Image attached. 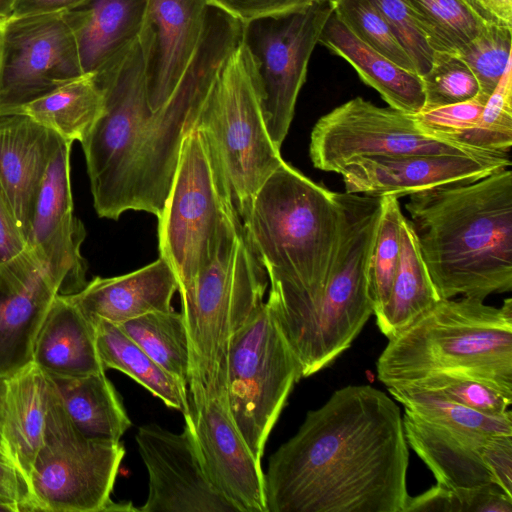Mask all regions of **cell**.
Masks as SVG:
<instances>
[{"label":"cell","instance_id":"cell-48","mask_svg":"<svg viewBox=\"0 0 512 512\" xmlns=\"http://www.w3.org/2000/svg\"><path fill=\"white\" fill-rule=\"evenodd\" d=\"M88 0H16L12 16H29L73 10Z\"/></svg>","mask_w":512,"mask_h":512},{"label":"cell","instance_id":"cell-47","mask_svg":"<svg viewBox=\"0 0 512 512\" xmlns=\"http://www.w3.org/2000/svg\"><path fill=\"white\" fill-rule=\"evenodd\" d=\"M487 24L512 29V0H466Z\"/></svg>","mask_w":512,"mask_h":512},{"label":"cell","instance_id":"cell-37","mask_svg":"<svg viewBox=\"0 0 512 512\" xmlns=\"http://www.w3.org/2000/svg\"><path fill=\"white\" fill-rule=\"evenodd\" d=\"M421 78L425 93L423 110L464 102L480 94L475 75L455 54L434 51L431 67Z\"/></svg>","mask_w":512,"mask_h":512},{"label":"cell","instance_id":"cell-26","mask_svg":"<svg viewBox=\"0 0 512 512\" xmlns=\"http://www.w3.org/2000/svg\"><path fill=\"white\" fill-rule=\"evenodd\" d=\"M3 438L7 456L28 481L43 441L50 381L32 361L6 378Z\"/></svg>","mask_w":512,"mask_h":512},{"label":"cell","instance_id":"cell-6","mask_svg":"<svg viewBox=\"0 0 512 512\" xmlns=\"http://www.w3.org/2000/svg\"><path fill=\"white\" fill-rule=\"evenodd\" d=\"M267 280L241 225L226 236L212 261L178 289L189 338L192 409L226 398L231 342L264 303Z\"/></svg>","mask_w":512,"mask_h":512},{"label":"cell","instance_id":"cell-13","mask_svg":"<svg viewBox=\"0 0 512 512\" xmlns=\"http://www.w3.org/2000/svg\"><path fill=\"white\" fill-rule=\"evenodd\" d=\"M84 75L64 12L0 22V116Z\"/></svg>","mask_w":512,"mask_h":512},{"label":"cell","instance_id":"cell-27","mask_svg":"<svg viewBox=\"0 0 512 512\" xmlns=\"http://www.w3.org/2000/svg\"><path fill=\"white\" fill-rule=\"evenodd\" d=\"M49 378L72 423L85 437L120 442L132 422L105 371L77 378Z\"/></svg>","mask_w":512,"mask_h":512},{"label":"cell","instance_id":"cell-7","mask_svg":"<svg viewBox=\"0 0 512 512\" xmlns=\"http://www.w3.org/2000/svg\"><path fill=\"white\" fill-rule=\"evenodd\" d=\"M241 225L225 176L195 126L183 139L158 217L160 257L171 266L179 288L212 261L226 236Z\"/></svg>","mask_w":512,"mask_h":512},{"label":"cell","instance_id":"cell-14","mask_svg":"<svg viewBox=\"0 0 512 512\" xmlns=\"http://www.w3.org/2000/svg\"><path fill=\"white\" fill-rule=\"evenodd\" d=\"M72 143L62 140L44 176L27 245L43 266L58 294L72 295L87 284V265L80 248L86 237L74 215L70 180Z\"/></svg>","mask_w":512,"mask_h":512},{"label":"cell","instance_id":"cell-32","mask_svg":"<svg viewBox=\"0 0 512 512\" xmlns=\"http://www.w3.org/2000/svg\"><path fill=\"white\" fill-rule=\"evenodd\" d=\"M387 389L404 409L427 422L472 435H512L511 410L502 415L486 414L432 391L407 385Z\"/></svg>","mask_w":512,"mask_h":512},{"label":"cell","instance_id":"cell-16","mask_svg":"<svg viewBox=\"0 0 512 512\" xmlns=\"http://www.w3.org/2000/svg\"><path fill=\"white\" fill-rule=\"evenodd\" d=\"M510 166L509 155H377L356 158L339 174L346 193L399 198L443 185L476 181Z\"/></svg>","mask_w":512,"mask_h":512},{"label":"cell","instance_id":"cell-12","mask_svg":"<svg viewBox=\"0 0 512 512\" xmlns=\"http://www.w3.org/2000/svg\"><path fill=\"white\" fill-rule=\"evenodd\" d=\"M442 153L496 155L430 136L417 126L413 115L376 106L359 96L320 117L309 144L313 166L337 174L359 157Z\"/></svg>","mask_w":512,"mask_h":512},{"label":"cell","instance_id":"cell-11","mask_svg":"<svg viewBox=\"0 0 512 512\" xmlns=\"http://www.w3.org/2000/svg\"><path fill=\"white\" fill-rule=\"evenodd\" d=\"M332 13V0H322L300 12L242 24V40L257 64L264 123L279 150L289 131L312 52Z\"/></svg>","mask_w":512,"mask_h":512},{"label":"cell","instance_id":"cell-1","mask_svg":"<svg viewBox=\"0 0 512 512\" xmlns=\"http://www.w3.org/2000/svg\"><path fill=\"white\" fill-rule=\"evenodd\" d=\"M241 39L242 24L210 7L189 68L156 111L147 99L139 38L94 75L103 91L104 110L81 145L99 217L117 220L129 210L160 216L183 139L196 126L225 60Z\"/></svg>","mask_w":512,"mask_h":512},{"label":"cell","instance_id":"cell-49","mask_svg":"<svg viewBox=\"0 0 512 512\" xmlns=\"http://www.w3.org/2000/svg\"><path fill=\"white\" fill-rule=\"evenodd\" d=\"M6 386V378L0 377V452L7 456L3 438Z\"/></svg>","mask_w":512,"mask_h":512},{"label":"cell","instance_id":"cell-20","mask_svg":"<svg viewBox=\"0 0 512 512\" xmlns=\"http://www.w3.org/2000/svg\"><path fill=\"white\" fill-rule=\"evenodd\" d=\"M62 140L27 115L0 116V182L26 243L44 176Z\"/></svg>","mask_w":512,"mask_h":512},{"label":"cell","instance_id":"cell-33","mask_svg":"<svg viewBox=\"0 0 512 512\" xmlns=\"http://www.w3.org/2000/svg\"><path fill=\"white\" fill-rule=\"evenodd\" d=\"M433 51L459 55L486 27L466 0H406Z\"/></svg>","mask_w":512,"mask_h":512},{"label":"cell","instance_id":"cell-28","mask_svg":"<svg viewBox=\"0 0 512 512\" xmlns=\"http://www.w3.org/2000/svg\"><path fill=\"white\" fill-rule=\"evenodd\" d=\"M439 300L412 224L404 216L401 224L400 260L388 301L374 314L377 326L390 339Z\"/></svg>","mask_w":512,"mask_h":512},{"label":"cell","instance_id":"cell-42","mask_svg":"<svg viewBox=\"0 0 512 512\" xmlns=\"http://www.w3.org/2000/svg\"><path fill=\"white\" fill-rule=\"evenodd\" d=\"M208 5L217 8L241 24L250 21L291 14L306 10L322 0H206Z\"/></svg>","mask_w":512,"mask_h":512},{"label":"cell","instance_id":"cell-4","mask_svg":"<svg viewBox=\"0 0 512 512\" xmlns=\"http://www.w3.org/2000/svg\"><path fill=\"white\" fill-rule=\"evenodd\" d=\"M239 217L270 282L303 296L326 288L340 241V192L284 161Z\"/></svg>","mask_w":512,"mask_h":512},{"label":"cell","instance_id":"cell-21","mask_svg":"<svg viewBox=\"0 0 512 512\" xmlns=\"http://www.w3.org/2000/svg\"><path fill=\"white\" fill-rule=\"evenodd\" d=\"M179 283L171 266L161 257L131 273L95 277L68 298L94 323L121 324L157 311H171Z\"/></svg>","mask_w":512,"mask_h":512},{"label":"cell","instance_id":"cell-8","mask_svg":"<svg viewBox=\"0 0 512 512\" xmlns=\"http://www.w3.org/2000/svg\"><path fill=\"white\" fill-rule=\"evenodd\" d=\"M257 64L241 39L196 123L225 176L238 215L284 160L267 132Z\"/></svg>","mask_w":512,"mask_h":512},{"label":"cell","instance_id":"cell-45","mask_svg":"<svg viewBox=\"0 0 512 512\" xmlns=\"http://www.w3.org/2000/svg\"><path fill=\"white\" fill-rule=\"evenodd\" d=\"M0 495L16 502L21 512H33L27 479L11 459L1 452Z\"/></svg>","mask_w":512,"mask_h":512},{"label":"cell","instance_id":"cell-24","mask_svg":"<svg viewBox=\"0 0 512 512\" xmlns=\"http://www.w3.org/2000/svg\"><path fill=\"white\" fill-rule=\"evenodd\" d=\"M402 421L408 445L433 472L438 484L449 489L494 484L482 458V447L491 436L448 429L427 422L407 409Z\"/></svg>","mask_w":512,"mask_h":512},{"label":"cell","instance_id":"cell-34","mask_svg":"<svg viewBox=\"0 0 512 512\" xmlns=\"http://www.w3.org/2000/svg\"><path fill=\"white\" fill-rule=\"evenodd\" d=\"M403 218L399 198L381 197V212L368 269L373 315L386 304L391 292L400 260Z\"/></svg>","mask_w":512,"mask_h":512},{"label":"cell","instance_id":"cell-35","mask_svg":"<svg viewBox=\"0 0 512 512\" xmlns=\"http://www.w3.org/2000/svg\"><path fill=\"white\" fill-rule=\"evenodd\" d=\"M457 141L482 152L509 155L512 146V61L488 97L476 126Z\"/></svg>","mask_w":512,"mask_h":512},{"label":"cell","instance_id":"cell-43","mask_svg":"<svg viewBox=\"0 0 512 512\" xmlns=\"http://www.w3.org/2000/svg\"><path fill=\"white\" fill-rule=\"evenodd\" d=\"M482 458L494 484L512 498V435L489 437L482 447Z\"/></svg>","mask_w":512,"mask_h":512},{"label":"cell","instance_id":"cell-9","mask_svg":"<svg viewBox=\"0 0 512 512\" xmlns=\"http://www.w3.org/2000/svg\"><path fill=\"white\" fill-rule=\"evenodd\" d=\"M49 381L44 441L28 478L33 512L138 510L131 503L111 499L124 446L85 437Z\"/></svg>","mask_w":512,"mask_h":512},{"label":"cell","instance_id":"cell-51","mask_svg":"<svg viewBox=\"0 0 512 512\" xmlns=\"http://www.w3.org/2000/svg\"><path fill=\"white\" fill-rule=\"evenodd\" d=\"M0 512H21L19 505L0 495Z\"/></svg>","mask_w":512,"mask_h":512},{"label":"cell","instance_id":"cell-36","mask_svg":"<svg viewBox=\"0 0 512 512\" xmlns=\"http://www.w3.org/2000/svg\"><path fill=\"white\" fill-rule=\"evenodd\" d=\"M332 2L333 13L357 38L398 66L417 73L409 54L371 0Z\"/></svg>","mask_w":512,"mask_h":512},{"label":"cell","instance_id":"cell-41","mask_svg":"<svg viewBox=\"0 0 512 512\" xmlns=\"http://www.w3.org/2000/svg\"><path fill=\"white\" fill-rule=\"evenodd\" d=\"M412 59L422 76L431 67L434 51L406 0H371Z\"/></svg>","mask_w":512,"mask_h":512},{"label":"cell","instance_id":"cell-50","mask_svg":"<svg viewBox=\"0 0 512 512\" xmlns=\"http://www.w3.org/2000/svg\"><path fill=\"white\" fill-rule=\"evenodd\" d=\"M15 2L16 0H0V22L12 16Z\"/></svg>","mask_w":512,"mask_h":512},{"label":"cell","instance_id":"cell-40","mask_svg":"<svg viewBox=\"0 0 512 512\" xmlns=\"http://www.w3.org/2000/svg\"><path fill=\"white\" fill-rule=\"evenodd\" d=\"M486 101L478 94L464 102L422 110L413 117L424 133L459 143L458 138L476 126Z\"/></svg>","mask_w":512,"mask_h":512},{"label":"cell","instance_id":"cell-10","mask_svg":"<svg viewBox=\"0 0 512 512\" xmlns=\"http://www.w3.org/2000/svg\"><path fill=\"white\" fill-rule=\"evenodd\" d=\"M301 378V367L264 302L235 334L226 369L228 411L257 460Z\"/></svg>","mask_w":512,"mask_h":512},{"label":"cell","instance_id":"cell-44","mask_svg":"<svg viewBox=\"0 0 512 512\" xmlns=\"http://www.w3.org/2000/svg\"><path fill=\"white\" fill-rule=\"evenodd\" d=\"M34 255L17 224L9 200L0 182V264Z\"/></svg>","mask_w":512,"mask_h":512},{"label":"cell","instance_id":"cell-22","mask_svg":"<svg viewBox=\"0 0 512 512\" xmlns=\"http://www.w3.org/2000/svg\"><path fill=\"white\" fill-rule=\"evenodd\" d=\"M148 0H88L64 12L84 74L96 75L139 38Z\"/></svg>","mask_w":512,"mask_h":512},{"label":"cell","instance_id":"cell-30","mask_svg":"<svg viewBox=\"0 0 512 512\" xmlns=\"http://www.w3.org/2000/svg\"><path fill=\"white\" fill-rule=\"evenodd\" d=\"M104 110V95L93 74H84L25 105L24 114L58 134L80 143Z\"/></svg>","mask_w":512,"mask_h":512},{"label":"cell","instance_id":"cell-29","mask_svg":"<svg viewBox=\"0 0 512 512\" xmlns=\"http://www.w3.org/2000/svg\"><path fill=\"white\" fill-rule=\"evenodd\" d=\"M96 345L104 369L126 374L183 416L191 411L188 388L159 366L119 325L94 322Z\"/></svg>","mask_w":512,"mask_h":512},{"label":"cell","instance_id":"cell-5","mask_svg":"<svg viewBox=\"0 0 512 512\" xmlns=\"http://www.w3.org/2000/svg\"><path fill=\"white\" fill-rule=\"evenodd\" d=\"M388 340L376 363L386 387L451 373L512 395L511 298L501 307L466 297L440 299Z\"/></svg>","mask_w":512,"mask_h":512},{"label":"cell","instance_id":"cell-25","mask_svg":"<svg viewBox=\"0 0 512 512\" xmlns=\"http://www.w3.org/2000/svg\"><path fill=\"white\" fill-rule=\"evenodd\" d=\"M318 43L346 60L389 107L411 115L423 110L425 93L421 76L365 44L334 13L326 21Z\"/></svg>","mask_w":512,"mask_h":512},{"label":"cell","instance_id":"cell-2","mask_svg":"<svg viewBox=\"0 0 512 512\" xmlns=\"http://www.w3.org/2000/svg\"><path fill=\"white\" fill-rule=\"evenodd\" d=\"M408 466L399 406L371 385H348L271 455L267 512H404Z\"/></svg>","mask_w":512,"mask_h":512},{"label":"cell","instance_id":"cell-15","mask_svg":"<svg viewBox=\"0 0 512 512\" xmlns=\"http://www.w3.org/2000/svg\"><path fill=\"white\" fill-rule=\"evenodd\" d=\"M148 473L143 512H238L210 483L189 426L181 433L145 424L135 435Z\"/></svg>","mask_w":512,"mask_h":512},{"label":"cell","instance_id":"cell-19","mask_svg":"<svg viewBox=\"0 0 512 512\" xmlns=\"http://www.w3.org/2000/svg\"><path fill=\"white\" fill-rule=\"evenodd\" d=\"M57 294L34 255L0 264V377L32 361L36 335Z\"/></svg>","mask_w":512,"mask_h":512},{"label":"cell","instance_id":"cell-38","mask_svg":"<svg viewBox=\"0 0 512 512\" xmlns=\"http://www.w3.org/2000/svg\"><path fill=\"white\" fill-rule=\"evenodd\" d=\"M512 29L487 24L458 55L475 75L480 95L488 99L511 59Z\"/></svg>","mask_w":512,"mask_h":512},{"label":"cell","instance_id":"cell-23","mask_svg":"<svg viewBox=\"0 0 512 512\" xmlns=\"http://www.w3.org/2000/svg\"><path fill=\"white\" fill-rule=\"evenodd\" d=\"M32 362L51 378L104 372L95 324L68 298L57 294L36 335Z\"/></svg>","mask_w":512,"mask_h":512},{"label":"cell","instance_id":"cell-46","mask_svg":"<svg viewBox=\"0 0 512 512\" xmlns=\"http://www.w3.org/2000/svg\"><path fill=\"white\" fill-rule=\"evenodd\" d=\"M404 512H457L456 493L437 483L416 497L409 496Z\"/></svg>","mask_w":512,"mask_h":512},{"label":"cell","instance_id":"cell-3","mask_svg":"<svg viewBox=\"0 0 512 512\" xmlns=\"http://www.w3.org/2000/svg\"><path fill=\"white\" fill-rule=\"evenodd\" d=\"M405 208L440 299L512 290V171L412 193Z\"/></svg>","mask_w":512,"mask_h":512},{"label":"cell","instance_id":"cell-18","mask_svg":"<svg viewBox=\"0 0 512 512\" xmlns=\"http://www.w3.org/2000/svg\"><path fill=\"white\" fill-rule=\"evenodd\" d=\"M209 9L206 0H148L139 41L153 111L169 100L189 68L202 41Z\"/></svg>","mask_w":512,"mask_h":512},{"label":"cell","instance_id":"cell-39","mask_svg":"<svg viewBox=\"0 0 512 512\" xmlns=\"http://www.w3.org/2000/svg\"><path fill=\"white\" fill-rule=\"evenodd\" d=\"M402 385L439 393L456 403L492 415L505 414L512 403V395L460 374L433 373Z\"/></svg>","mask_w":512,"mask_h":512},{"label":"cell","instance_id":"cell-31","mask_svg":"<svg viewBox=\"0 0 512 512\" xmlns=\"http://www.w3.org/2000/svg\"><path fill=\"white\" fill-rule=\"evenodd\" d=\"M117 325L159 366L188 388L190 347L182 312H151Z\"/></svg>","mask_w":512,"mask_h":512},{"label":"cell","instance_id":"cell-17","mask_svg":"<svg viewBox=\"0 0 512 512\" xmlns=\"http://www.w3.org/2000/svg\"><path fill=\"white\" fill-rule=\"evenodd\" d=\"M202 467L214 488L238 512H267L261 461L253 455L228 411L226 398L184 416Z\"/></svg>","mask_w":512,"mask_h":512}]
</instances>
